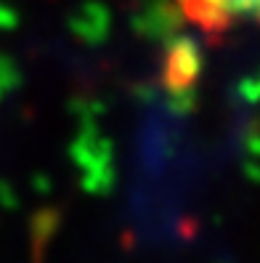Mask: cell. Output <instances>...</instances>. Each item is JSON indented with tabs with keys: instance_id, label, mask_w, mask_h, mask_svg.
I'll return each mask as SVG.
<instances>
[{
	"instance_id": "obj_1",
	"label": "cell",
	"mask_w": 260,
	"mask_h": 263,
	"mask_svg": "<svg viewBox=\"0 0 260 263\" xmlns=\"http://www.w3.org/2000/svg\"><path fill=\"white\" fill-rule=\"evenodd\" d=\"M178 16L205 37L260 27V0H173Z\"/></svg>"
}]
</instances>
